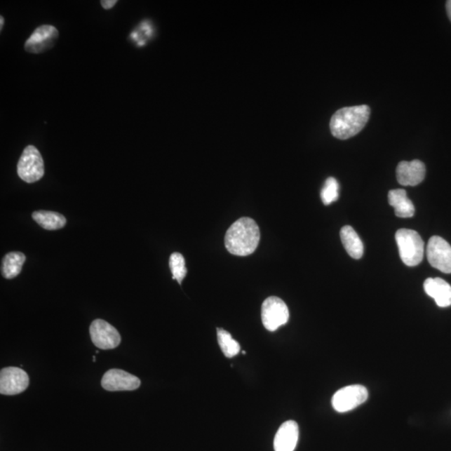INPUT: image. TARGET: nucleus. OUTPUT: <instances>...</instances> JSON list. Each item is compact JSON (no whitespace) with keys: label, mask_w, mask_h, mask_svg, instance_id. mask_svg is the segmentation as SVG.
<instances>
[{"label":"nucleus","mask_w":451,"mask_h":451,"mask_svg":"<svg viewBox=\"0 0 451 451\" xmlns=\"http://www.w3.org/2000/svg\"><path fill=\"white\" fill-rule=\"evenodd\" d=\"M260 241V231L255 221L242 217L227 230L225 246L231 254L245 257L255 252Z\"/></svg>","instance_id":"f257e3e1"},{"label":"nucleus","mask_w":451,"mask_h":451,"mask_svg":"<svg viewBox=\"0 0 451 451\" xmlns=\"http://www.w3.org/2000/svg\"><path fill=\"white\" fill-rule=\"evenodd\" d=\"M370 116V108L366 105L340 109L331 118V133L340 140L353 137L363 129Z\"/></svg>","instance_id":"f03ea898"},{"label":"nucleus","mask_w":451,"mask_h":451,"mask_svg":"<svg viewBox=\"0 0 451 451\" xmlns=\"http://www.w3.org/2000/svg\"><path fill=\"white\" fill-rule=\"evenodd\" d=\"M396 240L400 258L405 265L415 267L422 262L424 244L417 231L410 229L398 230Z\"/></svg>","instance_id":"7ed1b4c3"},{"label":"nucleus","mask_w":451,"mask_h":451,"mask_svg":"<svg viewBox=\"0 0 451 451\" xmlns=\"http://www.w3.org/2000/svg\"><path fill=\"white\" fill-rule=\"evenodd\" d=\"M17 172L22 180L27 183L36 182L45 175V166L41 153L36 147L28 146L22 153Z\"/></svg>","instance_id":"20e7f679"},{"label":"nucleus","mask_w":451,"mask_h":451,"mask_svg":"<svg viewBox=\"0 0 451 451\" xmlns=\"http://www.w3.org/2000/svg\"><path fill=\"white\" fill-rule=\"evenodd\" d=\"M369 393L361 384L349 385L340 389L332 398V405L339 413H345L357 408L368 400Z\"/></svg>","instance_id":"39448f33"},{"label":"nucleus","mask_w":451,"mask_h":451,"mask_svg":"<svg viewBox=\"0 0 451 451\" xmlns=\"http://www.w3.org/2000/svg\"><path fill=\"white\" fill-rule=\"evenodd\" d=\"M289 311L285 303L278 297H269L262 305V321L266 330L274 332L285 325Z\"/></svg>","instance_id":"423d86ee"},{"label":"nucleus","mask_w":451,"mask_h":451,"mask_svg":"<svg viewBox=\"0 0 451 451\" xmlns=\"http://www.w3.org/2000/svg\"><path fill=\"white\" fill-rule=\"evenodd\" d=\"M426 256L433 268L444 274H451V246L440 236L429 240Z\"/></svg>","instance_id":"0eeeda50"},{"label":"nucleus","mask_w":451,"mask_h":451,"mask_svg":"<svg viewBox=\"0 0 451 451\" xmlns=\"http://www.w3.org/2000/svg\"><path fill=\"white\" fill-rule=\"evenodd\" d=\"M29 378L20 368H4L0 372V393L4 396H15L29 387Z\"/></svg>","instance_id":"6e6552de"},{"label":"nucleus","mask_w":451,"mask_h":451,"mask_svg":"<svg viewBox=\"0 0 451 451\" xmlns=\"http://www.w3.org/2000/svg\"><path fill=\"white\" fill-rule=\"evenodd\" d=\"M92 342L100 349H113L120 345L121 338L115 327L103 319H95L90 327Z\"/></svg>","instance_id":"1a4fd4ad"},{"label":"nucleus","mask_w":451,"mask_h":451,"mask_svg":"<svg viewBox=\"0 0 451 451\" xmlns=\"http://www.w3.org/2000/svg\"><path fill=\"white\" fill-rule=\"evenodd\" d=\"M102 385L108 391H131L140 387L141 380L124 370L112 369L103 375Z\"/></svg>","instance_id":"9d476101"},{"label":"nucleus","mask_w":451,"mask_h":451,"mask_svg":"<svg viewBox=\"0 0 451 451\" xmlns=\"http://www.w3.org/2000/svg\"><path fill=\"white\" fill-rule=\"evenodd\" d=\"M58 37V30L54 26L50 25L39 26L26 41L25 49L29 53H42L53 47Z\"/></svg>","instance_id":"9b49d317"},{"label":"nucleus","mask_w":451,"mask_h":451,"mask_svg":"<svg viewBox=\"0 0 451 451\" xmlns=\"http://www.w3.org/2000/svg\"><path fill=\"white\" fill-rule=\"evenodd\" d=\"M426 166L419 160L401 161L396 169L398 182L403 186L415 187L422 183L426 177Z\"/></svg>","instance_id":"f8f14e48"},{"label":"nucleus","mask_w":451,"mask_h":451,"mask_svg":"<svg viewBox=\"0 0 451 451\" xmlns=\"http://www.w3.org/2000/svg\"><path fill=\"white\" fill-rule=\"evenodd\" d=\"M299 426L293 420L283 423L276 433L274 442L275 451H295L299 441Z\"/></svg>","instance_id":"ddd939ff"},{"label":"nucleus","mask_w":451,"mask_h":451,"mask_svg":"<svg viewBox=\"0 0 451 451\" xmlns=\"http://www.w3.org/2000/svg\"><path fill=\"white\" fill-rule=\"evenodd\" d=\"M426 295L435 299L440 308L449 307L451 305V286L440 278H427L424 283Z\"/></svg>","instance_id":"4468645a"},{"label":"nucleus","mask_w":451,"mask_h":451,"mask_svg":"<svg viewBox=\"0 0 451 451\" xmlns=\"http://www.w3.org/2000/svg\"><path fill=\"white\" fill-rule=\"evenodd\" d=\"M389 205L395 209L396 215L398 217L408 218L415 215V206L403 189L391 190L389 192Z\"/></svg>","instance_id":"2eb2a0df"},{"label":"nucleus","mask_w":451,"mask_h":451,"mask_svg":"<svg viewBox=\"0 0 451 451\" xmlns=\"http://www.w3.org/2000/svg\"><path fill=\"white\" fill-rule=\"evenodd\" d=\"M340 238L349 255L354 260H360L363 254V244L353 227H344L340 231Z\"/></svg>","instance_id":"dca6fc26"},{"label":"nucleus","mask_w":451,"mask_h":451,"mask_svg":"<svg viewBox=\"0 0 451 451\" xmlns=\"http://www.w3.org/2000/svg\"><path fill=\"white\" fill-rule=\"evenodd\" d=\"M26 257L20 252H12L6 254L3 258L1 274L4 278L12 279L20 274Z\"/></svg>","instance_id":"f3484780"},{"label":"nucleus","mask_w":451,"mask_h":451,"mask_svg":"<svg viewBox=\"0 0 451 451\" xmlns=\"http://www.w3.org/2000/svg\"><path fill=\"white\" fill-rule=\"evenodd\" d=\"M32 217L43 229L53 231L62 229L67 224V218L58 213L36 211Z\"/></svg>","instance_id":"a211bd4d"},{"label":"nucleus","mask_w":451,"mask_h":451,"mask_svg":"<svg viewBox=\"0 0 451 451\" xmlns=\"http://www.w3.org/2000/svg\"><path fill=\"white\" fill-rule=\"evenodd\" d=\"M217 340L223 354L227 358H233L240 351V344L231 337L229 332L217 328Z\"/></svg>","instance_id":"6ab92c4d"},{"label":"nucleus","mask_w":451,"mask_h":451,"mask_svg":"<svg viewBox=\"0 0 451 451\" xmlns=\"http://www.w3.org/2000/svg\"><path fill=\"white\" fill-rule=\"evenodd\" d=\"M169 266L172 271L173 278L181 284L187 274L185 258L181 253H174L170 257Z\"/></svg>","instance_id":"aec40b11"},{"label":"nucleus","mask_w":451,"mask_h":451,"mask_svg":"<svg viewBox=\"0 0 451 451\" xmlns=\"http://www.w3.org/2000/svg\"><path fill=\"white\" fill-rule=\"evenodd\" d=\"M339 190V186L336 179L334 177L328 178L321 191V199L323 204L330 205L338 200Z\"/></svg>","instance_id":"412c9836"},{"label":"nucleus","mask_w":451,"mask_h":451,"mask_svg":"<svg viewBox=\"0 0 451 451\" xmlns=\"http://www.w3.org/2000/svg\"><path fill=\"white\" fill-rule=\"evenodd\" d=\"M102 3V7L105 8V10H111L112 8L116 6V4L117 3L116 0H104V1L100 2Z\"/></svg>","instance_id":"4be33fe9"},{"label":"nucleus","mask_w":451,"mask_h":451,"mask_svg":"<svg viewBox=\"0 0 451 451\" xmlns=\"http://www.w3.org/2000/svg\"><path fill=\"white\" fill-rule=\"evenodd\" d=\"M446 11H447V15L450 20L451 21V0H449V1L446 3Z\"/></svg>","instance_id":"5701e85b"},{"label":"nucleus","mask_w":451,"mask_h":451,"mask_svg":"<svg viewBox=\"0 0 451 451\" xmlns=\"http://www.w3.org/2000/svg\"><path fill=\"white\" fill-rule=\"evenodd\" d=\"M0 20H1V24H0V29H3V26H4V17H3V16H1V18H0Z\"/></svg>","instance_id":"b1692460"}]
</instances>
